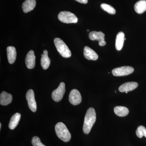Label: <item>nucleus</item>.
Returning a JSON list of instances; mask_svg holds the SVG:
<instances>
[{"instance_id": "obj_26", "label": "nucleus", "mask_w": 146, "mask_h": 146, "mask_svg": "<svg viewBox=\"0 0 146 146\" xmlns=\"http://www.w3.org/2000/svg\"><path fill=\"white\" fill-rule=\"evenodd\" d=\"M1 123H0V129H1Z\"/></svg>"}, {"instance_id": "obj_27", "label": "nucleus", "mask_w": 146, "mask_h": 146, "mask_svg": "<svg viewBox=\"0 0 146 146\" xmlns=\"http://www.w3.org/2000/svg\"><path fill=\"white\" fill-rule=\"evenodd\" d=\"M126 94H127L128 92H125Z\"/></svg>"}, {"instance_id": "obj_16", "label": "nucleus", "mask_w": 146, "mask_h": 146, "mask_svg": "<svg viewBox=\"0 0 146 146\" xmlns=\"http://www.w3.org/2000/svg\"><path fill=\"white\" fill-rule=\"evenodd\" d=\"M125 39V34L122 32H120L117 35L115 42V48L117 50H121L122 48Z\"/></svg>"}, {"instance_id": "obj_12", "label": "nucleus", "mask_w": 146, "mask_h": 146, "mask_svg": "<svg viewBox=\"0 0 146 146\" xmlns=\"http://www.w3.org/2000/svg\"><path fill=\"white\" fill-rule=\"evenodd\" d=\"M84 55L86 59L89 60H97L98 58L96 53L88 46H85L84 49Z\"/></svg>"}, {"instance_id": "obj_7", "label": "nucleus", "mask_w": 146, "mask_h": 146, "mask_svg": "<svg viewBox=\"0 0 146 146\" xmlns=\"http://www.w3.org/2000/svg\"><path fill=\"white\" fill-rule=\"evenodd\" d=\"M105 35L102 32L92 31L89 34V39L91 40H98L99 41V45L103 46L106 44L105 41Z\"/></svg>"}, {"instance_id": "obj_23", "label": "nucleus", "mask_w": 146, "mask_h": 146, "mask_svg": "<svg viewBox=\"0 0 146 146\" xmlns=\"http://www.w3.org/2000/svg\"><path fill=\"white\" fill-rule=\"evenodd\" d=\"M32 144L33 146H46L42 143L40 138L37 136H34L32 138Z\"/></svg>"}, {"instance_id": "obj_3", "label": "nucleus", "mask_w": 146, "mask_h": 146, "mask_svg": "<svg viewBox=\"0 0 146 146\" xmlns=\"http://www.w3.org/2000/svg\"><path fill=\"white\" fill-rule=\"evenodd\" d=\"M54 42L56 49L60 55L65 58L71 57L72 54L70 50L62 39L60 38H56Z\"/></svg>"}, {"instance_id": "obj_10", "label": "nucleus", "mask_w": 146, "mask_h": 146, "mask_svg": "<svg viewBox=\"0 0 146 146\" xmlns=\"http://www.w3.org/2000/svg\"><path fill=\"white\" fill-rule=\"evenodd\" d=\"M25 63L27 68L29 69L34 68L35 65V56L33 50L30 51L27 55Z\"/></svg>"}, {"instance_id": "obj_2", "label": "nucleus", "mask_w": 146, "mask_h": 146, "mask_svg": "<svg viewBox=\"0 0 146 146\" xmlns=\"http://www.w3.org/2000/svg\"><path fill=\"white\" fill-rule=\"evenodd\" d=\"M55 129L58 138L63 142H68L70 140V133L63 123H58L55 127Z\"/></svg>"}, {"instance_id": "obj_21", "label": "nucleus", "mask_w": 146, "mask_h": 146, "mask_svg": "<svg viewBox=\"0 0 146 146\" xmlns=\"http://www.w3.org/2000/svg\"><path fill=\"white\" fill-rule=\"evenodd\" d=\"M101 7L103 10L105 11L110 14H115L116 13V10L112 6L107 4L103 3L101 5Z\"/></svg>"}, {"instance_id": "obj_24", "label": "nucleus", "mask_w": 146, "mask_h": 146, "mask_svg": "<svg viewBox=\"0 0 146 146\" xmlns=\"http://www.w3.org/2000/svg\"><path fill=\"white\" fill-rule=\"evenodd\" d=\"M75 1L81 3L86 4L88 3V0H75Z\"/></svg>"}, {"instance_id": "obj_13", "label": "nucleus", "mask_w": 146, "mask_h": 146, "mask_svg": "<svg viewBox=\"0 0 146 146\" xmlns=\"http://www.w3.org/2000/svg\"><path fill=\"white\" fill-rule=\"evenodd\" d=\"M36 5V0H26L23 3L22 8L24 12L27 13L33 10Z\"/></svg>"}, {"instance_id": "obj_9", "label": "nucleus", "mask_w": 146, "mask_h": 146, "mask_svg": "<svg viewBox=\"0 0 146 146\" xmlns=\"http://www.w3.org/2000/svg\"><path fill=\"white\" fill-rule=\"evenodd\" d=\"M69 101L73 105H77L82 101L81 94L78 90L74 89L71 91L69 95Z\"/></svg>"}, {"instance_id": "obj_22", "label": "nucleus", "mask_w": 146, "mask_h": 146, "mask_svg": "<svg viewBox=\"0 0 146 146\" xmlns=\"http://www.w3.org/2000/svg\"><path fill=\"white\" fill-rule=\"evenodd\" d=\"M146 129L143 126H139L137 128L136 131V134L137 137L139 138H142L143 136H145Z\"/></svg>"}, {"instance_id": "obj_19", "label": "nucleus", "mask_w": 146, "mask_h": 146, "mask_svg": "<svg viewBox=\"0 0 146 146\" xmlns=\"http://www.w3.org/2000/svg\"><path fill=\"white\" fill-rule=\"evenodd\" d=\"M115 114L119 117H125L129 114V111L126 107L123 106H117L114 109Z\"/></svg>"}, {"instance_id": "obj_4", "label": "nucleus", "mask_w": 146, "mask_h": 146, "mask_svg": "<svg viewBox=\"0 0 146 146\" xmlns=\"http://www.w3.org/2000/svg\"><path fill=\"white\" fill-rule=\"evenodd\" d=\"M58 20L65 23H76L78 19L74 13L69 11H61L58 16Z\"/></svg>"}, {"instance_id": "obj_1", "label": "nucleus", "mask_w": 146, "mask_h": 146, "mask_svg": "<svg viewBox=\"0 0 146 146\" xmlns=\"http://www.w3.org/2000/svg\"><path fill=\"white\" fill-rule=\"evenodd\" d=\"M96 119V115L95 109L93 108H90L87 110L84 117L83 126L84 133L85 134H89Z\"/></svg>"}, {"instance_id": "obj_15", "label": "nucleus", "mask_w": 146, "mask_h": 146, "mask_svg": "<svg viewBox=\"0 0 146 146\" xmlns=\"http://www.w3.org/2000/svg\"><path fill=\"white\" fill-rule=\"evenodd\" d=\"M7 58L10 64H13L15 62L16 58V51L15 47L9 46L7 49Z\"/></svg>"}, {"instance_id": "obj_5", "label": "nucleus", "mask_w": 146, "mask_h": 146, "mask_svg": "<svg viewBox=\"0 0 146 146\" xmlns=\"http://www.w3.org/2000/svg\"><path fill=\"white\" fill-rule=\"evenodd\" d=\"M134 69L130 66H123L115 68L112 70V74L116 76H127L132 74Z\"/></svg>"}, {"instance_id": "obj_18", "label": "nucleus", "mask_w": 146, "mask_h": 146, "mask_svg": "<svg viewBox=\"0 0 146 146\" xmlns=\"http://www.w3.org/2000/svg\"><path fill=\"white\" fill-rule=\"evenodd\" d=\"M134 9L136 13L142 14L146 11V1H138L134 5Z\"/></svg>"}, {"instance_id": "obj_6", "label": "nucleus", "mask_w": 146, "mask_h": 146, "mask_svg": "<svg viewBox=\"0 0 146 146\" xmlns=\"http://www.w3.org/2000/svg\"><path fill=\"white\" fill-rule=\"evenodd\" d=\"M65 92V84L61 82L57 89H55L52 93V97L55 102L60 101L63 98Z\"/></svg>"}, {"instance_id": "obj_8", "label": "nucleus", "mask_w": 146, "mask_h": 146, "mask_svg": "<svg viewBox=\"0 0 146 146\" xmlns=\"http://www.w3.org/2000/svg\"><path fill=\"white\" fill-rule=\"evenodd\" d=\"M26 99L30 109L32 112H36V104L35 98L34 91L32 89H30L27 92Z\"/></svg>"}, {"instance_id": "obj_14", "label": "nucleus", "mask_w": 146, "mask_h": 146, "mask_svg": "<svg viewBox=\"0 0 146 146\" xmlns=\"http://www.w3.org/2000/svg\"><path fill=\"white\" fill-rule=\"evenodd\" d=\"M12 96L11 94L3 91L0 95V104L1 105L7 106L12 102Z\"/></svg>"}, {"instance_id": "obj_11", "label": "nucleus", "mask_w": 146, "mask_h": 146, "mask_svg": "<svg viewBox=\"0 0 146 146\" xmlns=\"http://www.w3.org/2000/svg\"><path fill=\"white\" fill-rule=\"evenodd\" d=\"M138 86V84L135 82H127L119 86V91L121 92H129L133 91Z\"/></svg>"}, {"instance_id": "obj_20", "label": "nucleus", "mask_w": 146, "mask_h": 146, "mask_svg": "<svg viewBox=\"0 0 146 146\" xmlns=\"http://www.w3.org/2000/svg\"><path fill=\"white\" fill-rule=\"evenodd\" d=\"M41 59V66L44 70H47L49 67L50 60L48 54H42Z\"/></svg>"}, {"instance_id": "obj_25", "label": "nucleus", "mask_w": 146, "mask_h": 146, "mask_svg": "<svg viewBox=\"0 0 146 146\" xmlns=\"http://www.w3.org/2000/svg\"><path fill=\"white\" fill-rule=\"evenodd\" d=\"M44 52V54H48V51H47V50H44V52Z\"/></svg>"}, {"instance_id": "obj_17", "label": "nucleus", "mask_w": 146, "mask_h": 146, "mask_svg": "<svg viewBox=\"0 0 146 146\" xmlns=\"http://www.w3.org/2000/svg\"><path fill=\"white\" fill-rule=\"evenodd\" d=\"M21 115L19 113H16L11 117L9 124V127L10 129H14L18 125L21 119Z\"/></svg>"}]
</instances>
